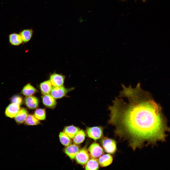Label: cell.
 Returning <instances> with one entry per match:
<instances>
[{"label":"cell","instance_id":"6da1fadb","mask_svg":"<svg viewBox=\"0 0 170 170\" xmlns=\"http://www.w3.org/2000/svg\"><path fill=\"white\" fill-rule=\"evenodd\" d=\"M119 96L110 106L108 123L115 127V135L126 140L134 150L162 140L166 127L159 106L138 83L136 87L122 85Z\"/></svg>","mask_w":170,"mask_h":170},{"label":"cell","instance_id":"7a4b0ae2","mask_svg":"<svg viewBox=\"0 0 170 170\" xmlns=\"http://www.w3.org/2000/svg\"><path fill=\"white\" fill-rule=\"evenodd\" d=\"M102 146L107 153L113 154L116 151V143L114 139L106 137L102 138L101 140Z\"/></svg>","mask_w":170,"mask_h":170},{"label":"cell","instance_id":"3957f363","mask_svg":"<svg viewBox=\"0 0 170 170\" xmlns=\"http://www.w3.org/2000/svg\"><path fill=\"white\" fill-rule=\"evenodd\" d=\"M74 89V88H66L63 86L59 87L53 86L50 94L55 98H61L65 96L68 92Z\"/></svg>","mask_w":170,"mask_h":170},{"label":"cell","instance_id":"277c9868","mask_svg":"<svg viewBox=\"0 0 170 170\" xmlns=\"http://www.w3.org/2000/svg\"><path fill=\"white\" fill-rule=\"evenodd\" d=\"M86 132L89 137L94 140L101 138L103 136V129L100 127H89L86 129Z\"/></svg>","mask_w":170,"mask_h":170},{"label":"cell","instance_id":"5b68a950","mask_svg":"<svg viewBox=\"0 0 170 170\" xmlns=\"http://www.w3.org/2000/svg\"><path fill=\"white\" fill-rule=\"evenodd\" d=\"M75 159L79 164H86L90 158V155L87 149L83 148L80 149L75 156Z\"/></svg>","mask_w":170,"mask_h":170},{"label":"cell","instance_id":"8992f818","mask_svg":"<svg viewBox=\"0 0 170 170\" xmlns=\"http://www.w3.org/2000/svg\"><path fill=\"white\" fill-rule=\"evenodd\" d=\"M88 151L90 155L95 158L99 157L104 153L102 148L99 144L96 143L92 144L88 149Z\"/></svg>","mask_w":170,"mask_h":170},{"label":"cell","instance_id":"52a82bcc","mask_svg":"<svg viewBox=\"0 0 170 170\" xmlns=\"http://www.w3.org/2000/svg\"><path fill=\"white\" fill-rule=\"evenodd\" d=\"M65 78L64 75L54 73L51 75L50 80L53 86L59 87L63 86Z\"/></svg>","mask_w":170,"mask_h":170},{"label":"cell","instance_id":"ba28073f","mask_svg":"<svg viewBox=\"0 0 170 170\" xmlns=\"http://www.w3.org/2000/svg\"><path fill=\"white\" fill-rule=\"evenodd\" d=\"M80 148L77 144H74L66 147L64 149L65 153L71 159L75 158Z\"/></svg>","mask_w":170,"mask_h":170},{"label":"cell","instance_id":"9c48e42d","mask_svg":"<svg viewBox=\"0 0 170 170\" xmlns=\"http://www.w3.org/2000/svg\"><path fill=\"white\" fill-rule=\"evenodd\" d=\"M20 108L19 105L15 103L10 104L6 108L5 114L6 116L13 118L15 117Z\"/></svg>","mask_w":170,"mask_h":170},{"label":"cell","instance_id":"30bf717a","mask_svg":"<svg viewBox=\"0 0 170 170\" xmlns=\"http://www.w3.org/2000/svg\"><path fill=\"white\" fill-rule=\"evenodd\" d=\"M43 104L47 107L53 109L56 105V102L54 98L49 94L43 95L42 97Z\"/></svg>","mask_w":170,"mask_h":170},{"label":"cell","instance_id":"8fae6325","mask_svg":"<svg viewBox=\"0 0 170 170\" xmlns=\"http://www.w3.org/2000/svg\"><path fill=\"white\" fill-rule=\"evenodd\" d=\"M25 102L26 106L30 109H34L38 107V101L37 98L33 96L26 97L25 99Z\"/></svg>","mask_w":170,"mask_h":170},{"label":"cell","instance_id":"7c38bea8","mask_svg":"<svg viewBox=\"0 0 170 170\" xmlns=\"http://www.w3.org/2000/svg\"><path fill=\"white\" fill-rule=\"evenodd\" d=\"M113 160V157L110 154H106L101 156L98 161L101 166L105 167L111 164Z\"/></svg>","mask_w":170,"mask_h":170},{"label":"cell","instance_id":"4fadbf2b","mask_svg":"<svg viewBox=\"0 0 170 170\" xmlns=\"http://www.w3.org/2000/svg\"><path fill=\"white\" fill-rule=\"evenodd\" d=\"M40 87L41 93L43 95L49 94L53 87L50 80L42 83Z\"/></svg>","mask_w":170,"mask_h":170},{"label":"cell","instance_id":"5bb4252c","mask_svg":"<svg viewBox=\"0 0 170 170\" xmlns=\"http://www.w3.org/2000/svg\"><path fill=\"white\" fill-rule=\"evenodd\" d=\"M99 164L98 159L91 157L86 164L85 169L86 170H98L99 168Z\"/></svg>","mask_w":170,"mask_h":170},{"label":"cell","instance_id":"9a60e30c","mask_svg":"<svg viewBox=\"0 0 170 170\" xmlns=\"http://www.w3.org/2000/svg\"><path fill=\"white\" fill-rule=\"evenodd\" d=\"M28 115V112L26 109L24 108L20 109L16 115L15 119L18 123H21L25 120Z\"/></svg>","mask_w":170,"mask_h":170},{"label":"cell","instance_id":"2e32d148","mask_svg":"<svg viewBox=\"0 0 170 170\" xmlns=\"http://www.w3.org/2000/svg\"><path fill=\"white\" fill-rule=\"evenodd\" d=\"M8 38L10 43L13 45H19L22 42L19 34L15 33L11 34L9 35Z\"/></svg>","mask_w":170,"mask_h":170},{"label":"cell","instance_id":"e0dca14e","mask_svg":"<svg viewBox=\"0 0 170 170\" xmlns=\"http://www.w3.org/2000/svg\"><path fill=\"white\" fill-rule=\"evenodd\" d=\"M80 130L79 128L71 125L65 127L64 132L70 138L73 139Z\"/></svg>","mask_w":170,"mask_h":170},{"label":"cell","instance_id":"ac0fdd59","mask_svg":"<svg viewBox=\"0 0 170 170\" xmlns=\"http://www.w3.org/2000/svg\"><path fill=\"white\" fill-rule=\"evenodd\" d=\"M33 33L32 30L31 29L24 30L20 33L22 42L26 43L28 42L31 38Z\"/></svg>","mask_w":170,"mask_h":170},{"label":"cell","instance_id":"d6986e66","mask_svg":"<svg viewBox=\"0 0 170 170\" xmlns=\"http://www.w3.org/2000/svg\"><path fill=\"white\" fill-rule=\"evenodd\" d=\"M59 138L61 143L65 146L67 147L72 143V140L71 138L64 132L60 133L59 135Z\"/></svg>","mask_w":170,"mask_h":170},{"label":"cell","instance_id":"ffe728a7","mask_svg":"<svg viewBox=\"0 0 170 170\" xmlns=\"http://www.w3.org/2000/svg\"><path fill=\"white\" fill-rule=\"evenodd\" d=\"M36 89L30 84L26 85L23 88L21 93L26 96H31L36 92Z\"/></svg>","mask_w":170,"mask_h":170},{"label":"cell","instance_id":"44dd1931","mask_svg":"<svg viewBox=\"0 0 170 170\" xmlns=\"http://www.w3.org/2000/svg\"><path fill=\"white\" fill-rule=\"evenodd\" d=\"M85 134L82 130H80L73 139V141L74 144H78L82 143L84 140Z\"/></svg>","mask_w":170,"mask_h":170},{"label":"cell","instance_id":"7402d4cb","mask_svg":"<svg viewBox=\"0 0 170 170\" xmlns=\"http://www.w3.org/2000/svg\"><path fill=\"white\" fill-rule=\"evenodd\" d=\"M25 121L26 123L29 125H36L40 123L39 120L34 115L31 114L28 115Z\"/></svg>","mask_w":170,"mask_h":170},{"label":"cell","instance_id":"603a6c76","mask_svg":"<svg viewBox=\"0 0 170 170\" xmlns=\"http://www.w3.org/2000/svg\"><path fill=\"white\" fill-rule=\"evenodd\" d=\"M34 115L36 118L38 119L44 120L46 118L45 109H37L35 112Z\"/></svg>","mask_w":170,"mask_h":170},{"label":"cell","instance_id":"cb8c5ba5","mask_svg":"<svg viewBox=\"0 0 170 170\" xmlns=\"http://www.w3.org/2000/svg\"><path fill=\"white\" fill-rule=\"evenodd\" d=\"M22 98L21 97L18 96H15L13 97L11 101L13 103H15L20 105L22 102Z\"/></svg>","mask_w":170,"mask_h":170},{"label":"cell","instance_id":"d4e9b609","mask_svg":"<svg viewBox=\"0 0 170 170\" xmlns=\"http://www.w3.org/2000/svg\"><path fill=\"white\" fill-rule=\"evenodd\" d=\"M136 0H135V1ZM143 2H145L146 1V0H141Z\"/></svg>","mask_w":170,"mask_h":170},{"label":"cell","instance_id":"484cf974","mask_svg":"<svg viewBox=\"0 0 170 170\" xmlns=\"http://www.w3.org/2000/svg\"><path fill=\"white\" fill-rule=\"evenodd\" d=\"M122 0V1H123L125 0Z\"/></svg>","mask_w":170,"mask_h":170}]
</instances>
